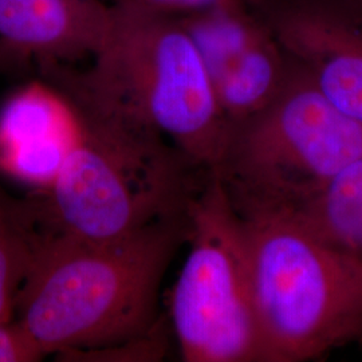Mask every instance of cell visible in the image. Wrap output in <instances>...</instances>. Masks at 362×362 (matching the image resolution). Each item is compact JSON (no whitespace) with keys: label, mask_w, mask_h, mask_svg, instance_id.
<instances>
[{"label":"cell","mask_w":362,"mask_h":362,"mask_svg":"<svg viewBox=\"0 0 362 362\" xmlns=\"http://www.w3.org/2000/svg\"><path fill=\"white\" fill-rule=\"evenodd\" d=\"M360 341H362V336H361V338H360Z\"/></svg>","instance_id":"17"},{"label":"cell","mask_w":362,"mask_h":362,"mask_svg":"<svg viewBox=\"0 0 362 362\" xmlns=\"http://www.w3.org/2000/svg\"><path fill=\"white\" fill-rule=\"evenodd\" d=\"M287 55L362 125V7L356 0H247Z\"/></svg>","instance_id":"7"},{"label":"cell","mask_w":362,"mask_h":362,"mask_svg":"<svg viewBox=\"0 0 362 362\" xmlns=\"http://www.w3.org/2000/svg\"><path fill=\"white\" fill-rule=\"evenodd\" d=\"M288 212L325 246L362 266V156Z\"/></svg>","instance_id":"10"},{"label":"cell","mask_w":362,"mask_h":362,"mask_svg":"<svg viewBox=\"0 0 362 362\" xmlns=\"http://www.w3.org/2000/svg\"><path fill=\"white\" fill-rule=\"evenodd\" d=\"M189 245L169 297L185 362H262L243 220L216 170L188 207Z\"/></svg>","instance_id":"6"},{"label":"cell","mask_w":362,"mask_h":362,"mask_svg":"<svg viewBox=\"0 0 362 362\" xmlns=\"http://www.w3.org/2000/svg\"><path fill=\"white\" fill-rule=\"evenodd\" d=\"M188 233V211L107 242L46 231L13 320L45 357L91 356L144 338L160 324L163 279Z\"/></svg>","instance_id":"1"},{"label":"cell","mask_w":362,"mask_h":362,"mask_svg":"<svg viewBox=\"0 0 362 362\" xmlns=\"http://www.w3.org/2000/svg\"><path fill=\"white\" fill-rule=\"evenodd\" d=\"M360 156L362 125L330 104L291 59L272 104L231 128L216 172L235 207L290 211Z\"/></svg>","instance_id":"5"},{"label":"cell","mask_w":362,"mask_h":362,"mask_svg":"<svg viewBox=\"0 0 362 362\" xmlns=\"http://www.w3.org/2000/svg\"><path fill=\"white\" fill-rule=\"evenodd\" d=\"M230 0H112L110 4L140 13L182 18Z\"/></svg>","instance_id":"14"},{"label":"cell","mask_w":362,"mask_h":362,"mask_svg":"<svg viewBox=\"0 0 362 362\" xmlns=\"http://www.w3.org/2000/svg\"><path fill=\"white\" fill-rule=\"evenodd\" d=\"M112 18L103 0H0V71L91 58Z\"/></svg>","instance_id":"8"},{"label":"cell","mask_w":362,"mask_h":362,"mask_svg":"<svg viewBox=\"0 0 362 362\" xmlns=\"http://www.w3.org/2000/svg\"><path fill=\"white\" fill-rule=\"evenodd\" d=\"M290 69V57L266 26L250 49L214 83L231 128L272 104L285 86Z\"/></svg>","instance_id":"11"},{"label":"cell","mask_w":362,"mask_h":362,"mask_svg":"<svg viewBox=\"0 0 362 362\" xmlns=\"http://www.w3.org/2000/svg\"><path fill=\"white\" fill-rule=\"evenodd\" d=\"M356 1H357V3H358V4L362 7V0H356Z\"/></svg>","instance_id":"16"},{"label":"cell","mask_w":362,"mask_h":362,"mask_svg":"<svg viewBox=\"0 0 362 362\" xmlns=\"http://www.w3.org/2000/svg\"><path fill=\"white\" fill-rule=\"evenodd\" d=\"M45 235L34 196L16 197L0 181V322L13 321L19 290Z\"/></svg>","instance_id":"13"},{"label":"cell","mask_w":362,"mask_h":362,"mask_svg":"<svg viewBox=\"0 0 362 362\" xmlns=\"http://www.w3.org/2000/svg\"><path fill=\"white\" fill-rule=\"evenodd\" d=\"M113 18L88 69L39 67L86 100L165 137L194 164L218 170L231 125L179 19L112 4Z\"/></svg>","instance_id":"3"},{"label":"cell","mask_w":362,"mask_h":362,"mask_svg":"<svg viewBox=\"0 0 362 362\" xmlns=\"http://www.w3.org/2000/svg\"><path fill=\"white\" fill-rule=\"evenodd\" d=\"M236 211L262 362L309 361L360 339L362 266L325 246L288 211Z\"/></svg>","instance_id":"4"},{"label":"cell","mask_w":362,"mask_h":362,"mask_svg":"<svg viewBox=\"0 0 362 362\" xmlns=\"http://www.w3.org/2000/svg\"><path fill=\"white\" fill-rule=\"evenodd\" d=\"M77 137L43 192H34L47 233L107 242L185 214L208 169L194 164L153 130L98 107L54 78Z\"/></svg>","instance_id":"2"},{"label":"cell","mask_w":362,"mask_h":362,"mask_svg":"<svg viewBox=\"0 0 362 362\" xmlns=\"http://www.w3.org/2000/svg\"><path fill=\"white\" fill-rule=\"evenodd\" d=\"M179 19L215 83L262 35L266 25L247 0H230Z\"/></svg>","instance_id":"12"},{"label":"cell","mask_w":362,"mask_h":362,"mask_svg":"<svg viewBox=\"0 0 362 362\" xmlns=\"http://www.w3.org/2000/svg\"><path fill=\"white\" fill-rule=\"evenodd\" d=\"M77 129L71 106L45 79L16 89L0 107V175L46 191Z\"/></svg>","instance_id":"9"},{"label":"cell","mask_w":362,"mask_h":362,"mask_svg":"<svg viewBox=\"0 0 362 362\" xmlns=\"http://www.w3.org/2000/svg\"><path fill=\"white\" fill-rule=\"evenodd\" d=\"M43 358L45 356L15 320L0 322V362H37Z\"/></svg>","instance_id":"15"}]
</instances>
